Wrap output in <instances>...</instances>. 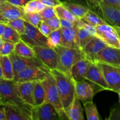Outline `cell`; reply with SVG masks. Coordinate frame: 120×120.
<instances>
[{"label": "cell", "mask_w": 120, "mask_h": 120, "mask_svg": "<svg viewBox=\"0 0 120 120\" xmlns=\"http://www.w3.org/2000/svg\"><path fill=\"white\" fill-rule=\"evenodd\" d=\"M84 79L91 84L95 94L103 90H109V86L97 63L91 62L84 76Z\"/></svg>", "instance_id": "obj_8"}, {"label": "cell", "mask_w": 120, "mask_h": 120, "mask_svg": "<svg viewBox=\"0 0 120 120\" xmlns=\"http://www.w3.org/2000/svg\"><path fill=\"white\" fill-rule=\"evenodd\" d=\"M50 75V70L46 67H30L19 72L13 80L16 82L41 81Z\"/></svg>", "instance_id": "obj_9"}, {"label": "cell", "mask_w": 120, "mask_h": 120, "mask_svg": "<svg viewBox=\"0 0 120 120\" xmlns=\"http://www.w3.org/2000/svg\"><path fill=\"white\" fill-rule=\"evenodd\" d=\"M0 12L8 21L19 18H22L25 14L23 8L12 4L7 1L0 2Z\"/></svg>", "instance_id": "obj_19"}, {"label": "cell", "mask_w": 120, "mask_h": 120, "mask_svg": "<svg viewBox=\"0 0 120 120\" xmlns=\"http://www.w3.org/2000/svg\"><path fill=\"white\" fill-rule=\"evenodd\" d=\"M41 82L45 90V102L51 103L55 106L59 114L61 120H68L62 107L56 82L52 75L50 74Z\"/></svg>", "instance_id": "obj_3"}, {"label": "cell", "mask_w": 120, "mask_h": 120, "mask_svg": "<svg viewBox=\"0 0 120 120\" xmlns=\"http://www.w3.org/2000/svg\"><path fill=\"white\" fill-rule=\"evenodd\" d=\"M14 52L19 56L25 57H35V53L31 46L21 40L15 44Z\"/></svg>", "instance_id": "obj_25"}, {"label": "cell", "mask_w": 120, "mask_h": 120, "mask_svg": "<svg viewBox=\"0 0 120 120\" xmlns=\"http://www.w3.org/2000/svg\"><path fill=\"white\" fill-rule=\"evenodd\" d=\"M8 21L2 15L1 12H0V23H5V24H7Z\"/></svg>", "instance_id": "obj_49"}, {"label": "cell", "mask_w": 120, "mask_h": 120, "mask_svg": "<svg viewBox=\"0 0 120 120\" xmlns=\"http://www.w3.org/2000/svg\"><path fill=\"white\" fill-rule=\"evenodd\" d=\"M39 29L41 31V32L43 34L44 36H48L49 34L51 33L52 30L50 29V27L49 26L48 24L46 23L45 21H42V22H41V23L39 24L38 26Z\"/></svg>", "instance_id": "obj_39"}, {"label": "cell", "mask_w": 120, "mask_h": 120, "mask_svg": "<svg viewBox=\"0 0 120 120\" xmlns=\"http://www.w3.org/2000/svg\"><path fill=\"white\" fill-rule=\"evenodd\" d=\"M96 29V36L100 38L107 45L120 49V28L105 23L97 26Z\"/></svg>", "instance_id": "obj_6"}, {"label": "cell", "mask_w": 120, "mask_h": 120, "mask_svg": "<svg viewBox=\"0 0 120 120\" xmlns=\"http://www.w3.org/2000/svg\"><path fill=\"white\" fill-rule=\"evenodd\" d=\"M0 78H2V70H1V64H0Z\"/></svg>", "instance_id": "obj_51"}, {"label": "cell", "mask_w": 120, "mask_h": 120, "mask_svg": "<svg viewBox=\"0 0 120 120\" xmlns=\"http://www.w3.org/2000/svg\"><path fill=\"white\" fill-rule=\"evenodd\" d=\"M0 98L2 104H16L31 110L32 106L25 104L20 98L17 92L16 82L14 80L0 78Z\"/></svg>", "instance_id": "obj_4"}, {"label": "cell", "mask_w": 120, "mask_h": 120, "mask_svg": "<svg viewBox=\"0 0 120 120\" xmlns=\"http://www.w3.org/2000/svg\"><path fill=\"white\" fill-rule=\"evenodd\" d=\"M46 23L49 25L52 31L59 29L61 28L59 18L57 16L53 17L45 21Z\"/></svg>", "instance_id": "obj_37"}, {"label": "cell", "mask_w": 120, "mask_h": 120, "mask_svg": "<svg viewBox=\"0 0 120 120\" xmlns=\"http://www.w3.org/2000/svg\"><path fill=\"white\" fill-rule=\"evenodd\" d=\"M15 44L11 42H4L3 45L0 49V55L8 56L14 52Z\"/></svg>", "instance_id": "obj_36"}, {"label": "cell", "mask_w": 120, "mask_h": 120, "mask_svg": "<svg viewBox=\"0 0 120 120\" xmlns=\"http://www.w3.org/2000/svg\"><path fill=\"white\" fill-rule=\"evenodd\" d=\"M68 119L69 120H84L83 109L80 101L75 96L72 103L66 112Z\"/></svg>", "instance_id": "obj_22"}, {"label": "cell", "mask_w": 120, "mask_h": 120, "mask_svg": "<svg viewBox=\"0 0 120 120\" xmlns=\"http://www.w3.org/2000/svg\"><path fill=\"white\" fill-rule=\"evenodd\" d=\"M102 1L120 11V0H102Z\"/></svg>", "instance_id": "obj_44"}, {"label": "cell", "mask_w": 120, "mask_h": 120, "mask_svg": "<svg viewBox=\"0 0 120 120\" xmlns=\"http://www.w3.org/2000/svg\"><path fill=\"white\" fill-rule=\"evenodd\" d=\"M1 0H0V2H1Z\"/></svg>", "instance_id": "obj_54"}, {"label": "cell", "mask_w": 120, "mask_h": 120, "mask_svg": "<svg viewBox=\"0 0 120 120\" xmlns=\"http://www.w3.org/2000/svg\"><path fill=\"white\" fill-rule=\"evenodd\" d=\"M0 64L2 70V79L5 80L14 79L13 66L9 56L0 55Z\"/></svg>", "instance_id": "obj_23"}, {"label": "cell", "mask_w": 120, "mask_h": 120, "mask_svg": "<svg viewBox=\"0 0 120 120\" xmlns=\"http://www.w3.org/2000/svg\"><path fill=\"white\" fill-rule=\"evenodd\" d=\"M55 8L56 15L59 18L69 20L71 22H76L79 18H77L74 16L67 8H66L63 5H60L57 6Z\"/></svg>", "instance_id": "obj_31"}, {"label": "cell", "mask_w": 120, "mask_h": 120, "mask_svg": "<svg viewBox=\"0 0 120 120\" xmlns=\"http://www.w3.org/2000/svg\"><path fill=\"white\" fill-rule=\"evenodd\" d=\"M34 105H39L45 103V90L41 81H36L34 89Z\"/></svg>", "instance_id": "obj_28"}, {"label": "cell", "mask_w": 120, "mask_h": 120, "mask_svg": "<svg viewBox=\"0 0 120 120\" xmlns=\"http://www.w3.org/2000/svg\"><path fill=\"white\" fill-rule=\"evenodd\" d=\"M53 49L57 56V70L68 75H70V69L75 63L85 59L83 52L79 49L68 48L59 45L54 48Z\"/></svg>", "instance_id": "obj_2"}, {"label": "cell", "mask_w": 120, "mask_h": 120, "mask_svg": "<svg viewBox=\"0 0 120 120\" xmlns=\"http://www.w3.org/2000/svg\"><path fill=\"white\" fill-rule=\"evenodd\" d=\"M62 5L68 9L73 15L77 18L82 19L88 11L90 9L89 7L77 4L70 3L67 1H62Z\"/></svg>", "instance_id": "obj_24"}, {"label": "cell", "mask_w": 120, "mask_h": 120, "mask_svg": "<svg viewBox=\"0 0 120 120\" xmlns=\"http://www.w3.org/2000/svg\"><path fill=\"white\" fill-rule=\"evenodd\" d=\"M81 19L83 20L84 22H87V23H89L92 25L94 26L107 23L104 19L102 18L98 14L93 11L91 9H89L87 12L85 14V15Z\"/></svg>", "instance_id": "obj_27"}, {"label": "cell", "mask_w": 120, "mask_h": 120, "mask_svg": "<svg viewBox=\"0 0 120 120\" xmlns=\"http://www.w3.org/2000/svg\"><path fill=\"white\" fill-rule=\"evenodd\" d=\"M36 5L37 0H32L28 2L23 8L24 12H36Z\"/></svg>", "instance_id": "obj_38"}, {"label": "cell", "mask_w": 120, "mask_h": 120, "mask_svg": "<svg viewBox=\"0 0 120 120\" xmlns=\"http://www.w3.org/2000/svg\"><path fill=\"white\" fill-rule=\"evenodd\" d=\"M7 25L14 29L15 31L17 32L20 35L23 34L24 32L25 28V20L22 18L9 21L7 23Z\"/></svg>", "instance_id": "obj_33"}, {"label": "cell", "mask_w": 120, "mask_h": 120, "mask_svg": "<svg viewBox=\"0 0 120 120\" xmlns=\"http://www.w3.org/2000/svg\"><path fill=\"white\" fill-rule=\"evenodd\" d=\"M47 7L55 8L57 6L62 4V1L60 0H40Z\"/></svg>", "instance_id": "obj_40"}, {"label": "cell", "mask_w": 120, "mask_h": 120, "mask_svg": "<svg viewBox=\"0 0 120 120\" xmlns=\"http://www.w3.org/2000/svg\"><path fill=\"white\" fill-rule=\"evenodd\" d=\"M4 42V41L3 40H2V38H1V36H0V49H1V48H2V45H3Z\"/></svg>", "instance_id": "obj_50"}, {"label": "cell", "mask_w": 120, "mask_h": 120, "mask_svg": "<svg viewBox=\"0 0 120 120\" xmlns=\"http://www.w3.org/2000/svg\"><path fill=\"white\" fill-rule=\"evenodd\" d=\"M25 31L20 35L21 39L30 46L49 47L48 38L44 36L38 27H35L25 21Z\"/></svg>", "instance_id": "obj_5"}, {"label": "cell", "mask_w": 120, "mask_h": 120, "mask_svg": "<svg viewBox=\"0 0 120 120\" xmlns=\"http://www.w3.org/2000/svg\"><path fill=\"white\" fill-rule=\"evenodd\" d=\"M96 62L120 68V49L106 46L96 55L94 63Z\"/></svg>", "instance_id": "obj_13"}, {"label": "cell", "mask_w": 120, "mask_h": 120, "mask_svg": "<svg viewBox=\"0 0 120 120\" xmlns=\"http://www.w3.org/2000/svg\"><path fill=\"white\" fill-rule=\"evenodd\" d=\"M50 73L55 80L60 100L66 113L76 96L74 80L70 75L57 69L50 70Z\"/></svg>", "instance_id": "obj_1"}, {"label": "cell", "mask_w": 120, "mask_h": 120, "mask_svg": "<svg viewBox=\"0 0 120 120\" xmlns=\"http://www.w3.org/2000/svg\"><path fill=\"white\" fill-rule=\"evenodd\" d=\"M77 26L73 28H61V39L60 45L70 48L79 49L77 40Z\"/></svg>", "instance_id": "obj_20"}, {"label": "cell", "mask_w": 120, "mask_h": 120, "mask_svg": "<svg viewBox=\"0 0 120 120\" xmlns=\"http://www.w3.org/2000/svg\"><path fill=\"white\" fill-rule=\"evenodd\" d=\"M39 14L41 15L42 21H44L56 16L55 8L53 7H47V6L42 11L39 12Z\"/></svg>", "instance_id": "obj_35"}, {"label": "cell", "mask_w": 120, "mask_h": 120, "mask_svg": "<svg viewBox=\"0 0 120 120\" xmlns=\"http://www.w3.org/2000/svg\"><path fill=\"white\" fill-rule=\"evenodd\" d=\"M32 48L35 57L49 70L58 69L57 54L53 48L45 46H32Z\"/></svg>", "instance_id": "obj_11"}, {"label": "cell", "mask_w": 120, "mask_h": 120, "mask_svg": "<svg viewBox=\"0 0 120 120\" xmlns=\"http://www.w3.org/2000/svg\"><path fill=\"white\" fill-rule=\"evenodd\" d=\"M1 1H7V0H1Z\"/></svg>", "instance_id": "obj_53"}, {"label": "cell", "mask_w": 120, "mask_h": 120, "mask_svg": "<svg viewBox=\"0 0 120 120\" xmlns=\"http://www.w3.org/2000/svg\"><path fill=\"white\" fill-rule=\"evenodd\" d=\"M98 8L100 9L104 19L112 26L120 28V11L103 1L100 3Z\"/></svg>", "instance_id": "obj_17"}, {"label": "cell", "mask_w": 120, "mask_h": 120, "mask_svg": "<svg viewBox=\"0 0 120 120\" xmlns=\"http://www.w3.org/2000/svg\"><path fill=\"white\" fill-rule=\"evenodd\" d=\"M36 82H15L17 92L20 98L25 104L32 107L34 105V89Z\"/></svg>", "instance_id": "obj_18"}, {"label": "cell", "mask_w": 120, "mask_h": 120, "mask_svg": "<svg viewBox=\"0 0 120 120\" xmlns=\"http://www.w3.org/2000/svg\"><path fill=\"white\" fill-rule=\"evenodd\" d=\"M8 56L12 64L14 76L26 68L30 67H46L36 57L32 58L22 57L16 55L14 52H12Z\"/></svg>", "instance_id": "obj_12"}, {"label": "cell", "mask_w": 120, "mask_h": 120, "mask_svg": "<svg viewBox=\"0 0 120 120\" xmlns=\"http://www.w3.org/2000/svg\"><path fill=\"white\" fill-rule=\"evenodd\" d=\"M88 1L93 6V9H96V8H98L100 3L101 2L102 0H88Z\"/></svg>", "instance_id": "obj_46"}, {"label": "cell", "mask_w": 120, "mask_h": 120, "mask_svg": "<svg viewBox=\"0 0 120 120\" xmlns=\"http://www.w3.org/2000/svg\"><path fill=\"white\" fill-rule=\"evenodd\" d=\"M6 25H7V24H5V23H0V36L1 37L2 36L4 32Z\"/></svg>", "instance_id": "obj_48"}, {"label": "cell", "mask_w": 120, "mask_h": 120, "mask_svg": "<svg viewBox=\"0 0 120 120\" xmlns=\"http://www.w3.org/2000/svg\"><path fill=\"white\" fill-rule=\"evenodd\" d=\"M100 68L104 78L109 86V90L120 93V68L106 63L96 62Z\"/></svg>", "instance_id": "obj_7"}, {"label": "cell", "mask_w": 120, "mask_h": 120, "mask_svg": "<svg viewBox=\"0 0 120 120\" xmlns=\"http://www.w3.org/2000/svg\"><path fill=\"white\" fill-rule=\"evenodd\" d=\"M1 38L4 42H11L14 44L21 40L19 34L7 24L6 25L4 32Z\"/></svg>", "instance_id": "obj_30"}, {"label": "cell", "mask_w": 120, "mask_h": 120, "mask_svg": "<svg viewBox=\"0 0 120 120\" xmlns=\"http://www.w3.org/2000/svg\"><path fill=\"white\" fill-rule=\"evenodd\" d=\"M83 106L87 119L88 120H100L98 110L93 101L84 103Z\"/></svg>", "instance_id": "obj_29"}, {"label": "cell", "mask_w": 120, "mask_h": 120, "mask_svg": "<svg viewBox=\"0 0 120 120\" xmlns=\"http://www.w3.org/2000/svg\"><path fill=\"white\" fill-rule=\"evenodd\" d=\"M93 36L94 35L83 27H77V40L79 49L82 50Z\"/></svg>", "instance_id": "obj_26"}, {"label": "cell", "mask_w": 120, "mask_h": 120, "mask_svg": "<svg viewBox=\"0 0 120 120\" xmlns=\"http://www.w3.org/2000/svg\"><path fill=\"white\" fill-rule=\"evenodd\" d=\"M76 96L83 103L93 101L96 94L92 86L86 80L82 81H74Z\"/></svg>", "instance_id": "obj_16"}, {"label": "cell", "mask_w": 120, "mask_h": 120, "mask_svg": "<svg viewBox=\"0 0 120 120\" xmlns=\"http://www.w3.org/2000/svg\"><path fill=\"white\" fill-rule=\"evenodd\" d=\"M64 1H67V2H70V3L77 4L82 5L86 6V7H89L90 9H93V6L89 2L88 0H64Z\"/></svg>", "instance_id": "obj_42"}, {"label": "cell", "mask_w": 120, "mask_h": 120, "mask_svg": "<svg viewBox=\"0 0 120 120\" xmlns=\"http://www.w3.org/2000/svg\"><path fill=\"white\" fill-rule=\"evenodd\" d=\"M2 101H1V98H0V105H1V104H2Z\"/></svg>", "instance_id": "obj_52"}, {"label": "cell", "mask_w": 120, "mask_h": 120, "mask_svg": "<svg viewBox=\"0 0 120 120\" xmlns=\"http://www.w3.org/2000/svg\"><path fill=\"white\" fill-rule=\"evenodd\" d=\"M0 120H6L4 107L2 104L0 105Z\"/></svg>", "instance_id": "obj_47"}, {"label": "cell", "mask_w": 120, "mask_h": 120, "mask_svg": "<svg viewBox=\"0 0 120 120\" xmlns=\"http://www.w3.org/2000/svg\"><path fill=\"white\" fill-rule=\"evenodd\" d=\"M22 18L33 26L38 28L42 21V18L38 12L25 13Z\"/></svg>", "instance_id": "obj_34"}, {"label": "cell", "mask_w": 120, "mask_h": 120, "mask_svg": "<svg viewBox=\"0 0 120 120\" xmlns=\"http://www.w3.org/2000/svg\"><path fill=\"white\" fill-rule=\"evenodd\" d=\"M6 120H31V110L18 105L5 103Z\"/></svg>", "instance_id": "obj_14"}, {"label": "cell", "mask_w": 120, "mask_h": 120, "mask_svg": "<svg viewBox=\"0 0 120 120\" xmlns=\"http://www.w3.org/2000/svg\"><path fill=\"white\" fill-rule=\"evenodd\" d=\"M106 46L107 45L98 36H94L81 50L86 59L91 62L94 63L97 53Z\"/></svg>", "instance_id": "obj_15"}, {"label": "cell", "mask_w": 120, "mask_h": 120, "mask_svg": "<svg viewBox=\"0 0 120 120\" xmlns=\"http://www.w3.org/2000/svg\"><path fill=\"white\" fill-rule=\"evenodd\" d=\"M91 62L87 59H83L76 62L71 66L70 75L74 81H82L87 71Z\"/></svg>", "instance_id": "obj_21"}, {"label": "cell", "mask_w": 120, "mask_h": 120, "mask_svg": "<svg viewBox=\"0 0 120 120\" xmlns=\"http://www.w3.org/2000/svg\"><path fill=\"white\" fill-rule=\"evenodd\" d=\"M31 120H61L56 108L49 103H43L39 105L32 107Z\"/></svg>", "instance_id": "obj_10"}, {"label": "cell", "mask_w": 120, "mask_h": 120, "mask_svg": "<svg viewBox=\"0 0 120 120\" xmlns=\"http://www.w3.org/2000/svg\"><path fill=\"white\" fill-rule=\"evenodd\" d=\"M32 0H7V1L18 7L23 8L26 4Z\"/></svg>", "instance_id": "obj_43"}, {"label": "cell", "mask_w": 120, "mask_h": 120, "mask_svg": "<svg viewBox=\"0 0 120 120\" xmlns=\"http://www.w3.org/2000/svg\"><path fill=\"white\" fill-rule=\"evenodd\" d=\"M61 28H73L75 26H76V22H71L69 20L59 18Z\"/></svg>", "instance_id": "obj_41"}, {"label": "cell", "mask_w": 120, "mask_h": 120, "mask_svg": "<svg viewBox=\"0 0 120 120\" xmlns=\"http://www.w3.org/2000/svg\"><path fill=\"white\" fill-rule=\"evenodd\" d=\"M61 33L62 30L60 28L57 30L52 31L51 33L47 36L48 44L50 48L53 49L60 44L61 39Z\"/></svg>", "instance_id": "obj_32"}, {"label": "cell", "mask_w": 120, "mask_h": 120, "mask_svg": "<svg viewBox=\"0 0 120 120\" xmlns=\"http://www.w3.org/2000/svg\"><path fill=\"white\" fill-rule=\"evenodd\" d=\"M46 6L42 3L40 0H37V5H36V12H40L44 9Z\"/></svg>", "instance_id": "obj_45"}]
</instances>
